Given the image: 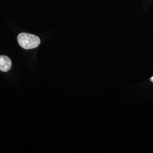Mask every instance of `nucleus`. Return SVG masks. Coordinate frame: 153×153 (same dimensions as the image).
<instances>
[{
  "label": "nucleus",
  "mask_w": 153,
  "mask_h": 153,
  "mask_svg": "<svg viewBox=\"0 0 153 153\" xmlns=\"http://www.w3.org/2000/svg\"><path fill=\"white\" fill-rule=\"evenodd\" d=\"M17 40L19 45L23 49H33L40 44V39L38 36L28 33H20L17 36Z\"/></svg>",
  "instance_id": "nucleus-1"
},
{
  "label": "nucleus",
  "mask_w": 153,
  "mask_h": 153,
  "mask_svg": "<svg viewBox=\"0 0 153 153\" xmlns=\"http://www.w3.org/2000/svg\"><path fill=\"white\" fill-rule=\"evenodd\" d=\"M11 67V61L10 59L4 55L0 56V71L4 72L9 71Z\"/></svg>",
  "instance_id": "nucleus-2"
},
{
  "label": "nucleus",
  "mask_w": 153,
  "mask_h": 153,
  "mask_svg": "<svg viewBox=\"0 0 153 153\" xmlns=\"http://www.w3.org/2000/svg\"><path fill=\"white\" fill-rule=\"evenodd\" d=\"M150 81L153 83V76L151 77V78H150Z\"/></svg>",
  "instance_id": "nucleus-3"
}]
</instances>
